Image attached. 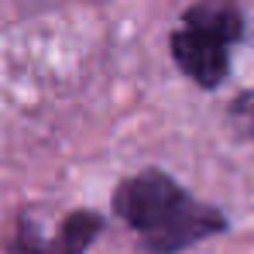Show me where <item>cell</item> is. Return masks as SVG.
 Returning <instances> with one entry per match:
<instances>
[{
	"label": "cell",
	"mask_w": 254,
	"mask_h": 254,
	"mask_svg": "<svg viewBox=\"0 0 254 254\" xmlns=\"http://www.w3.org/2000/svg\"><path fill=\"white\" fill-rule=\"evenodd\" d=\"M114 213L137 234L148 254H179L227 230V216L192 199L175 179L144 169L124 179L114 192Z\"/></svg>",
	"instance_id": "cell-1"
},
{
	"label": "cell",
	"mask_w": 254,
	"mask_h": 254,
	"mask_svg": "<svg viewBox=\"0 0 254 254\" xmlns=\"http://www.w3.org/2000/svg\"><path fill=\"white\" fill-rule=\"evenodd\" d=\"M241 31L244 17L237 0H196L172 35V55L196 86L216 89L230 69V48L241 42Z\"/></svg>",
	"instance_id": "cell-2"
},
{
	"label": "cell",
	"mask_w": 254,
	"mask_h": 254,
	"mask_svg": "<svg viewBox=\"0 0 254 254\" xmlns=\"http://www.w3.org/2000/svg\"><path fill=\"white\" fill-rule=\"evenodd\" d=\"M100 230H103V216L93 210L69 213L52 237H42L31 216H21L14 234L7 237V254H86V248L100 237Z\"/></svg>",
	"instance_id": "cell-3"
},
{
	"label": "cell",
	"mask_w": 254,
	"mask_h": 254,
	"mask_svg": "<svg viewBox=\"0 0 254 254\" xmlns=\"http://www.w3.org/2000/svg\"><path fill=\"white\" fill-rule=\"evenodd\" d=\"M234 117L241 121V127H244L248 134H254V93L241 96V100L234 103Z\"/></svg>",
	"instance_id": "cell-4"
}]
</instances>
